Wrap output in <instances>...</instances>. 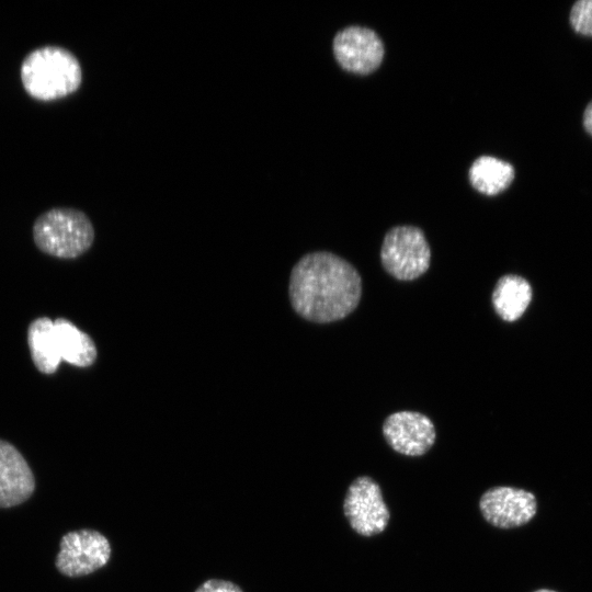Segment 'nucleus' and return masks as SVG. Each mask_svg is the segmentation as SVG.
Returning <instances> with one entry per match:
<instances>
[{
  "mask_svg": "<svg viewBox=\"0 0 592 592\" xmlns=\"http://www.w3.org/2000/svg\"><path fill=\"white\" fill-rule=\"evenodd\" d=\"M288 293L299 316L328 323L355 310L362 296V280L357 270L341 257L327 251L311 252L293 267Z\"/></svg>",
  "mask_w": 592,
  "mask_h": 592,
  "instance_id": "1",
  "label": "nucleus"
},
{
  "mask_svg": "<svg viewBox=\"0 0 592 592\" xmlns=\"http://www.w3.org/2000/svg\"><path fill=\"white\" fill-rule=\"evenodd\" d=\"M20 77L24 90L33 99L54 101L79 89L82 70L70 50L46 45L26 55L21 64Z\"/></svg>",
  "mask_w": 592,
  "mask_h": 592,
  "instance_id": "2",
  "label": "nucleus"
},
{
  "mask_svg": "<svg viewBox=\"0 0 592 592\" xmlns=\"http://www.w3.org/2000/svg\"><path fill=\"white\" fill-rule=\"evenodd\" d=\"M33 240L44 253L75 259L87 252L94 240V228L81 210L57 207L41 214L33 225Z\"/></svg>",
  "mask_w": 592,
  "mask_h": 592,
  "instance_id": "3",
  "label": "nucleus"
},
{
  "mask_svg": "<svg viewBox=\"0 0 592 592\" xmlns=\"http://www.w3.org/2000/svg\"><path fill=\"white\" fill-rule=\"evenodd\" d=\"M385 271L399 281H413L430 267L431 249L423 231L414 226H396L387 231L380 248Z\"/></svg>",
  "mask_w": 592,
  "mask_h": 592,
  "instance_id": "4",
  "label": "nucleus"
},
{
  "mask_svg": "<svg viewBox=\"0 0 592 592\" xmlns=\"http://www.w3.org/2000/svg\"><path fill=\"white\" fill-rule=\"evenodd\" d=\"M56 556L57 570L70 578L88 576L104 567L111 557L109 539L94 530H78L65 534Z\"/></svg>",
  "mask_w": 592,
  "mask_h": 592,
  "instance_id": "5",
  "label": "nucleus"
},
{
  "mask_svg": "<svg viewBox=\"0 0 592 592\" xmlns=\"http://www.w3.org/2000/svg\"><path fill=\"white\" fill-rule=\"evenodd\" d=\"M344 515L357 534L373 536L382 533L389 522V511L378 483L368 476L354 479L343 501Z\"/></svg>",
  "mask_w": 592,
  "mask_h": 592,
  "instance_id": "6",
  "label": "nucleus"
},
{
  "mask_svg": "<svg viewBox=\"0 0 592 592\" xmlns=\"http://www.w3.org/2000/svg\"><path fill=\"white\" fill-rule=\"evenodd\" d=\"M333 54L338 64L346 71L368 75L375 71L384 59V44L371 29L351 25L337 33L333 38Z\"/></svg>",
  "mask_w": 592,
  "mask_h": 592,
  "instance_id": "7",
  "label": "nucleus"
},
{
  "mask_svg": "<svg viewBox=\"0 0 592 592\" xmlns=\"http://www.w3.org/2000/svg\"><path fill=\"white\" fill-rule=\"evenodd\" d=\"M479 509L489 524L508 530L528 523L537 512V501L530 491L499 486L481 496Z\"/></svg>",
  "mask_w": 592,
  "mask_h": 592,
  "instance_id": "8",
  "label": "nucleus"
},
{
  "mask_svg": "<svg viewBox=\"0 0 592 592\" xmlns=\"http://www.w3.org/2000/svg\"><path fill=\"white\" fill-rule=\"evenodd\" d=\"M383 434L388 445L406 456H421L434 444L435 426L430 418L417 411H398L383 423Z\"/></svg>",
  "mask_w": 592,
  "mask_h": 592,
  "instance_id": "9",
  "label": "nucleus"
},
{
  "mask_svg": "<svg viewBox=\"0 0 592 592\" xmlns=\"http://www.w3.org/2000/svg\"><path fill=\"white\" fill-rule=\"evenodd\" d=\"M35 490L27 462L11 443L0 439V509L25 502Z\"/></svg>",
  "mask_w": 592,
  "mask_h": 592,
  "instance_id": "10",
  "label": "nucleus"
},
{
  "mask_svg": "<svg viewBox=\"0 0 592 592\" xmlns=\"http://www.w3.org/2000/svg\"><path fill=\"white\" fill-rule=\"evenodd\" d=\"M532 297L533 289L526 278L506 274L497 281L491 300L497 315L504 321L513 322L524 315Z\"/></svg>",
  "mask_w": 592,
  "mask_h": 592,
  "instance_id": "11",
  "label": "nucleus"
},
{
  "mask_svg": "<svg viewBox=\"0 0 592 592\" xmlns=\"http://www.w3.org/2000/svg\"><path fill=\"white\" fill-rule=\"evenodd\" d=\"M27 345L35 367L43 374H54L61 357L54 321L48 317L34 319L27 328Z\"/></svg>",
  "mask_w": 592,
  "mask_h": 592,
  "instance_id": "12",
  "label": "nucleus"
},
{
  "mask_svg": "<svg viewBox=\"0 0 592 592\" xmlns=\"http://www.w3.org/2000/svg\"><path fill=\"white\" fill-rule=\"evenodd\" d=\"M61 361L77 367L91 366L98 356L92 338L65 318L54 320Z\"/></svg>",
  "mask_w": 592,
  "mask_h": 592,
  "instance_id": "13",
  "label": "nucleus"
},
{
  "mask_svg": "<svg viewBox=\"0 0 592 592\" xmlns=\"http://www.w3.org/2000/svg\"><path fill=\"white\" fill-rule=\"evenodd\" d=\"M511 163L492 156L478 157L469 168V182L475 190L486 195H497L506 190L514 180Z\"/></svg>",
  "mask_w": 592,
  "mask_h": 592,
  "instance_id": "14",
  "label": "nucleus"
},
{
  "mask_svg": "<svg viewBox=\"0 0 592 592\" xmlns=\"http://www.w3.org/2000/svg\"><path fill=\"white\" fill-rule=\"evenodd\" d=\"M569 21L574 32L592 36V0L577 1L570 10Z\"/></svg>",
  "mask_w": 592,
  "mask_h": 592,
  "instance_id": "15",
  "label": "nucleus"
},
{
  "mask_svg": "<svg viewBox=\"0 0 592 592\" xmlns=\"http://www.w3.org/2000/svg\"><path fill=\"white\" fill-rule=\"evenodd\" d=\"M194 592H243L241 588L231 581L221 579H208Z\"/></svg>",
  "mask_w": 592,
  "mask_h": 592,
  "instance_id": "16",
  "label": "nucleus"
},
{
  "mask_svg": "<svg viewBox=\"0 0 592 592\" xmlns=\"http://www.w3.org/2000/svg\"><path fill=\"white\" fill-rule=\"evenodd\" d=\"M583 126L587 133L592 136V101L587 105L583 112Z\"/></svg>",
  "mask_w": 592,
  "mask_h": 592,
  "instance_id": "17",
  "label": "nucleus"
},
{
  "mask_svg": "<svg viewBox=\"0 0 592 592\" xmlns=\"http://www.w3.org/2000/svg\"><path fill=\"white\" fill-rule=\"evenodd\" d=\"M534 592H557V591H554V590H550V589H538Z\"/></svg>",
  "mask_w": 592,
  "mask_h": 592,
  "instance_id": "18",
  "label": "nucleus"
}]
</instances>
